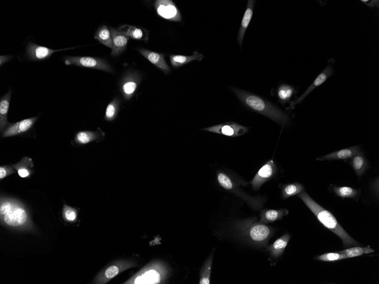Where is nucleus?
<instances>
[{"label": "nucleus", "instance_id": "1", "mask_svg": "<svg viewBox=\"0 0 379 284\" xmlns=\"http://www.w3.org/2000/svg\"><path fill=\"white\" fill-rule=\"evenodd\" d=\"M298 197L302 200L307 207L317 217L318 220L325 228L332 231L341 239L343 246L346 247L360 245L346 232L331 212L324 209V208L320 206L314 199L310 197L309 194L302 192L298 194Z\"/></svg>", "mask_w": 379, "mask_h": 284}, {"label": "nucleus", "instance_id": "2", "mask_svg": "<svg viewBox=\"0 0 379 284\" xmlns=\"http://www.w3.org/2000/svg\"><path fill=\"white\" fill-rule=\"evenodd\" d=\"M233 91L248 108L273 120L282 127L289 122L288 115L275 105L252 93L233 88Z\"/></svg>", "mask_w": 379, "mask_h": 284}, {"label": "nucleus", "instance_id": "3", "mask_svg": "<svg viewBox=\"0 0 379 284\" xmlns=\"http://www.w3.org/2000/svg\"><path fill=\"white\" fill-rule=\"evenodd\" d=\"M0 216L3 224L13 228H26L30 224L26 208L14 199L2 198Z\"/></svg>", "mask_w": 379, "mask_h": 284}, {"label": "nucleus", "instance_id": "4", "mask_svg": "<svg viewBox=\"0 0 379 284\" xmlns=\"http://www.w3.org/2000/svg\"><path fill=\"white\" fill-rule=\"evenodd\" d=\"M65 64L81 67L92 68L113 73L114 69L106 60L97 57L88 56H67L64 59Z\"/></svg>", "mask_w": 379, "mask_h": 284}, {"label": "nucleus", "instance_id": "5", "mask_svg": "<svg viewBox=\"0 0 379 284\" xmlns=\"http://www.w3.org/2000/svg\"><path fill=\"white\" fill-rule=\"evenodd\" d=\"M158 15L165 20L181 22L182 16L180 10L172 0H158L155 3Z\"/></svg>", "mask_w": 379, "mask_h": 284}, {"label": "nucleus", "instance_id": "6", "mask_svg": "<svg viewBox=\"0 0 379 284\" xmlns=\"http://www.w3.org/2000/svg\"><path fill=\"white\" fill-rule=\"evenodd\" d=\"M204 131L215 133L229 137L242 136L249 131V128L234 122L218 124V125L203 129Z\"/></svg>", "mask_w": 379, "mask_h": 284}, {"label": "nucleus", "instance_id": "7", "mask_svg": "<svg viewBox=\"0 0 379 284\" xmlns=\"http://www.w3.org/2000/svg\"><path fill=\"white\" fill-rule=\"evenodd\" d=\"M74 48V47L60 49V50H52V49L39 46L33 42H30L26 47V55L28 56V59L31 61H42L50 58L54 53Z\"/></svg>", "mask_w": 379, "mask_h": 284}, {"label": "nucleus", "instance_id": "8", "mask_svg": "<svg viewBox=\"0 0 379 284\" xmlns=\"http://www.w3.org/2000/svg\"><path fill=\"white\" fill-rule=\"evenodd\" d=\"M276 171L277 168L275 162L273 160H270L260 168L250 183L255 190H259L266 181L275 176Z\"/></svg>", "mask_w": 379, "mask_h": 284}, {"label": "nucleus", "instance_id": "9", "mask_svg": "<svg viewBox=\"0 0 379 284\" xmlns=\"http://www.w3.org/2000/svg\"><path fill=\"white\" fill-rule=\"evenodd\" d=\"M140 82V75L133 71L125 74L120 83V90L125 99L130 100L137 89Z\"/></svg>", "mask_w": 379, "mask_h": 284}, {"label": "nucleus", "instance_id": "10", "mask_svg": "<svg viewBox=\"0 0 379 284\" xmlns=\"http://www.w3.org/2000/svg\"><path fill=\"white\" fill-rule=\"evenodd\" d=\"M272 234L273 230L271 228L260 222L252 224L248 231L249 238L257 243H266Z\"/></svg>", "mask_w": 379, "mask_h": 284}, {"label": "nucleus", "instance_id": "11", "mask_svg": "<svg viewBox=\"0 0 379 284\" xmlns=\"http://www.w3.org/2000/svg\"><path fill=\"white\" fill-rule=\"evenodd\" d=\"M38 117L23 120L14 124H10L3 132V137H10L19 135L28 132L37 122Z\"/></svg>", "mask_w": 379, "mask_h": 284}, {"label": "nucleus", "instance_id": "12", "mask_svg": "<svg viewBox=\"0 0 379 284\" xmlns=\"http://www.w3.org/2000/svg\"><path fill=\"white\" fill-rule=\"evenodd\" d=\"M139 52L142 56L162 70L164 73L168 74L170 72L171 68L165 59L164 55L142 48L139 49Z\"/></svg>", "mask_w": 379, "mask_h": 284}, {"label": "nucleus", "instance_id": "13", "mask_svg": "<svg viewBox=\"0 0 379 284\" xmlns=\"http://www.w3.org/2000/svg\"><path fill=\"white\" fill-rule=\"evenodd\" d=\"M110 31L113 42V48L111 56L113 57L118 56L126 50L130 38L114 28H110Z\"/></svg>", "mask_w": 379, "mask_h": 284}, {"label": "nucleus", "instance_id": "14", "mask_svg": "<svg viewBox=\"0 0 379 284\" xmlns=\"http://www.w3.org/2000/svg\"><path fill=\"white\" fill-rule=\"evenodd\" d=\"M362 153L359 146L343 149L318 158L319 161L344 160L353 158L355 155Z\"/></svg>", "mask_w": 379, "mask_h": 284}, {"label": "nucleus", "instance_id": "15", "mask_svg": "<svg viewBox=\"0 0 379 284\" xmlns=\"http://www.w3.org/2000/svg\"><path fill=\"white\" fill-rule=\"evenodd\" d=\"M333 73V69L332 66L329 65L323 71L322 73H320L317 78L315 79V80L312 84V85L307 88L306 91L303 93V94L295 102H293L291 105V107L293 108L294 106L297 104H300L306 99V97L310 94L311 91H313L315 88L322 85V84L327 80V79L331 77Z\"/></svg>", "mask_w": 379, "mask_h": 284}, {"label": "nucleus", "instance_id": "16", "mask_svg": "<svg viewBox=\"0 0 379 284\" xmlns=\"http://www.w3.org/2000/svg\"><path fill=\"white\" fill-rule=\"evenodd\" d=\"M118 31L126 35L129 38L148 42L149 34L148 31L136 26L124 25L118 28Z\"/></svg>", "mask_w": 379, "mask_h": 284}, {"label": "nucleus", "instance_id": "17", "mask_svg": "<svg viewBox=\"0 0 379 284\" xmlns=\"http://www.w3.org/2000/svg\"><path fill=\"white\" fill-rule=\"evenodd\" d=\"M255 3L256 1H253V0H249L248 2L247 10L245 12L238 36L240 46H242V45L245 33H246L250 22L252 20Z\"/></svg>", "mask_w": 379, "mask_h": 284}, {"label": "nucleus", "instance_id": "18", "mask_svg": "<svg viewBox=\"0 0 379 284\" xmlns=\"http://www.w3.org/2000/svg\"><path fill=\"white\" fill-rule=\"evenodd\" d=\"M128 268V265L123 263L111 265L100 274V276L97 278V282L105 283Z\"/></svg>", "mask_w": 379, "mask_h": 284}, {"label": "nucleus", "instance_id": "19", "mask_svg": "<svg viewBox=\"0 0 379 284\" xmlns=\"http://www.w3.org/2000/svg\"><path fill=\"white\" fill-rule=\"evenodd\" d=\"M291 237L288 234H285L277 240H276L272 245L267 248V251L270 252V255L273 258H278L282 256L286 249L289 239Z\"/></svg>", "mask_w": 379, "mask_h": 284}, {"label": "nucleus", "instance_id": "20", "mask_svg": "<svg viewBox=\"0 0 379 284\" xmlns=\"http://www.w3.org/2000/svg\"><path fill=\"white\" fill-rule=\"evenodd\" d=\"M204 57L202 54L195 51L193 55L191 56L172 55L170 56V60L173 67L177 68L195 60L202 61Z\"/></svg>", "mask_w": 379, "mask_h": 284}, {"label": "nucleus", "instance_id": "21", "mask_svg": "<svg viewBox=\"0 0 379 284\" xmlns=\"http://www.w3.org/2000/svg\"><path fill=\"white\" fill-rule=\"evenodd\" d=\"M11 95V91H9L6 95L2 98L0 101V130L1 131L5 130L10 124L8 121V114L9 109H10Z\"/></svg>", "mask_w": 379, "mask_h": 284}, {"label": "nucleus", "instance_id": "22", "mask_svg": "<svg viewBox=\"0 0 379 284\" xmlns=\"http://www.w3.org/2000/svg\"><path fill=\"white\" fill-rule=\"evenodd\" d=\"M288 214V211L285 209L263 210L260 214V222L263 224L273 223V222L282 220L284 216H287Z\"/></svg>", "mask_w": 379, "mask_h": 284}, {"label": "nucleus", "instance_id": "23", "mask_svg": "<svg viewBox=\"0 0 379 284\" xmlns=\"http://www.w3.org/2000/svg\"><path fill=\"white\" fill-rule=\"evenodd\" d=\"M12 167L16 169L18 174L22 178H27L32 175L31 168L34 167L32 159L29 157H24L22 160Z\"/></svg>", "mask_w": 379, "mask_h": 284}, {"label": "nucleus", "instance_id": "24", "mask_svg": "<svg viewBox=\"0 0 379 284\" xmlns=\"http://www.w3.org/2000/svg\"><path fill=\"white\" fill-rule=\"evenodd\" d=\"M350 163L356 175L358 176H362L363 174L368 166V161L362 153L356 154L353 158H351Z\"/></svg>", "mask_w": 379, "mask_h": 284}, {"label": "nucleus", "instance_id": "25", "mask_svg": "<svg viewBox=\"0 0 379 284\" xmlns=\"http://www.w3.org/2000/svg\"><path fill=\"white\" fill-rule=\"evenodd\" d=\"M95 38L105 46L112 49V37H111L110 29L106 26H102L98 29Z\"/></svg>", "mask_w": 379, "mask_h": 284}, {"label": "nucleus", "instance_id": "26", "mask_svg": "<svg viewBox=\"0 0 379 284\" xmlns=\"http://www.w3.org/2000/svg\"><path fill=\"white\" fill-rule=\"evenodd\" d=\"M100 138L98 132L82 131L78 133L75 136V143L80 145L87 144Z\"/></svg>", "mask_w": 379, "mask_h": 284}, {"label": "nucleus", "instance_id": "27", "mask_svg": "<svg viewBox=\"0 0 379 284\" xmlns=\"http://www.w3.org/2000/svg\"><path fill=\"white\" fill-rule=\"evenodd\" d=\"M342 254H344L347 259L352 258V257H355L360 256L364 254H368L370 253L374 252V250L372 249L369 246L366 247H359L356 246V247H350L347 248L344 250L340 251Z\"/></svg>", "mask_w": 379, "mask_h": 284}, {"label": "nucleus", "instance_id": "28", "mask_svg": "<svg viewBox=\"0 0 379 284\" xmlns=\"http://www.w3.org/2000/svg\"><path fill=\"white\" fill-rule=\"evenodd\" d=\"M332 192L338 197L344 198H356L359 196L360 191L355 190L350 187H337L334 186L332 188Z\"/></svg>", "mask_w": 379, "mask_h": 284}, {"label": "nucleus", "instance_id": "29", "mask_svg": "<svg viewBox=\"0 0 379 284\" xmlns=\"http://www.w3.org/2000/svg\"><path fill=\"white\" fill-rule=\"evenodd\" d=\"M305 190L304 186L298 183L286 184L282 187V197L284 199L299 194Z\"/></svg>", "mask_w": 379, "mask_h": 284}, {"label": "nucleus", "instance_id": "30", "mask_svg": "<svg viewBox=\"0 0 379 284\" xmlns=\"http://www.w3.org/2000/svg\"><path fill=\"white\" fill-rule=\"evenodd\" d=\"M294 92H295V88L292 86L286 85V84L280 85L278 89V97L279 101L283 104L287 103L290 101Z\"/></svg>", "mask_w": 379, "mask_h": 284}, {"label": "nucleus", "instance_id": "31", "mask_svg": "<svg viewBox=\"0 0 379 284\" xmlns=\"http://www.w3.org/2000/svg\"><path fill=\"white\" fill-rule=\"evenodd\" d=\"M119 108L118 99H114L107 106L105 118L106 121H113L117 117Z\"/></svg>", "mask_w": 379, "mask_h": 284}, {"label": "nucleus", "instance_id": "32", "mask_svg": "<svg viewBox=\"0 0 379 284\" xmlns=\"http://www.w3.org/2000/svg\"><path fill=\"white\" fill-rule=\"evenodd\" d=\"M314 259L319 261H325V262H333V261L347 259V257L344 254L338 252L326 253V254L316 256Z\"/></svg>", "mask_w": 379, "mask_h": 284}, {"label": "nucleus", "instance_id": "33", "mask_svg": "<svg viewBox=\"0 0 379 284\" xmlns=\"http://www.w3.org/2000/svg\"><path fill=\"white\" fill-rule=\"evenodd\" d=\"M64 220L68 223H74L78 219V211L74 208L64 205L62 211Z\"/></svg>", "mask_w": 379, "mask_h": 284}, {"label": "nucleus", "instance_id": "34", "mask_svg": "<svg viewBox=\"0 0 379 284\" xmlns=\"http://www.w3.org/2000/svg\"><path fill=\"white\" fill-rule=\"evenodd\" d=\"M217 180L221 187L225 190H231L234 187V184L231 177L223 172L218 173Z\"/></svg>", "mask_w": 379, "mask_h": 284}, {"label": "nucleus", "instance_id": "35", "mask_svg": "<svg viewBox=\"0 0 379 284\" xmlns=\"http://www.w3.org/2000/svg\"><path fill=\"white\" fill-rule=\"evenodd\" d=\"M212 267V257L209 259L205 267L203 268V272L202 273L201 279L199 281L200 284H209L210 283L209 278H210V275L211 272Z\"/></svg>", "mask_w": 379, "mask_h": 284}, {"label": "nucleus", "instance_id": "36", "mask_svg": "<svg viewBox=\"0 0 379 284\" xmlns=\"http://www.w3.org/2000/svg\"><path fill=\"white\" fill-rule=\"evenodd\" d=\"M142 277L144 279V283L159 282L160 278L159 274L154 270L146 272Z\"/></svg>", "mask_w": 379, "mask_h": 284}, {"label": "nucleus", "instance_id": "37", "mask_svg": "<svg viewBox=\"0 0 379 284\" xmlns=\"http://www.w3.org/2000/svg\"><path fill=\"white\" fill-rule=\"evenodd\" d=\"M13 167L9 166H1L0 167V179L3 180L6 177L15 173Z\"/></svg>", "mask_w": 379, "mask_h": 284}, {"label": "nucleus", "instance_id": "38", "mask_svg": "<svg viewBox=\"0 0 379 284\" xmlns=\"http://www.w3.org/2000/svg\"><path fill=\"white\" fill-rule=\"evenodd\" d=\"M362 2L366 4L368 7L372 8L377 7L378 6L376 5V4H378V1H362Z\"/></svg>", "mask_w": 379, "mask_h": 284}, {"label": "nucleus", "instance_id": "39", "mask_svg": "<svg viewBox=\"0 0 379 284\" xmlns=\"http://www.w3.org/2000/svg\"><path fill=\"white\" fill-rule=\"evenodd\" d=\"M11 59V56H1L0 57V60H1V66L3 65V64L5 63L6 62L10 60Z\"/></svg>", "mask_w": 379, "mask_h": 284}]
</instances>
